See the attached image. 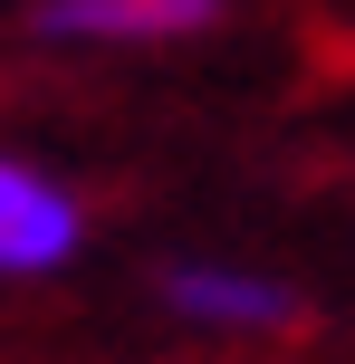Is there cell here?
<instances>
[{"mask_svg":"<svg viewBox=\"0 0 355 364\" xmlns=\"http://www.w3.org/2000/svg\"><path fill=\"white\" fill-rule=\"evenodd\" d=\"M87 240V211H77L68 182H48L38 164L0 154V278H48L77 259Z\"/></svg>","mask_w":355,"mask_h":364,"instance_id":"cell-1","label":"cell"},{"mask_svg":"<svg viewBox=\"0 0 355 364\" xmlns=\"http://www.w3.org/2000/svg\"><path fill=\"white\" fill-rule=\"evenodd\" d=\"M221 19V0H38V38L68 48H164Z\"/></svg>","mask_w":355,"mask_h":364,"instance_id":"cell-2","label":"cell"},{"mask_svg":"<svg viewBox=\"0 0 355 364\" xmlns=\"http://www.w3.org/2000/svg\"><path fill=\"white\" fill-rule=\"evenodd\" d=\"M164 297H173V316H192V326H231V336H279V326H298L288 278L221 269V259H183V269H164Z\"/></svg>","mask_w":355,"mask_h":364,"instance_id":"cell-3","label":"cell"}]
</instances>
